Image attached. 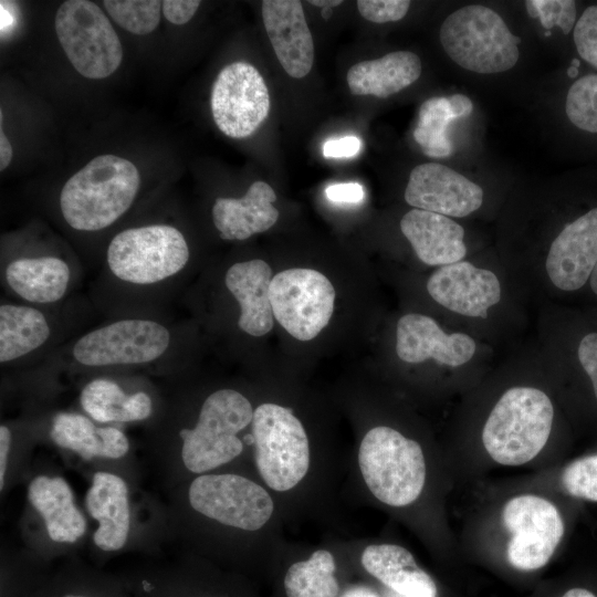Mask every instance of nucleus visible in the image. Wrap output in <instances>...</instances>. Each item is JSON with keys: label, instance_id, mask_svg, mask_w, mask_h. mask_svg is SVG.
Here are the masks:
<instances>
[{"label": "nucleus", "instance_id": "f257e3e1", "mask_svg": "<svg viewBox=\"0 0 597 597\" xmlns=\"http://www.w3.org/2000/svg\"><path fill=\"white\" fill-rule=\"evenodd\" d=\"M139 185L140 176L132 161L100 155L64 184L59 199L62 216L74 230H103L128 211Z\"/></svg>", "mask_w": 597, "mask_h": 597}, {"label": "nucleus", "instance_id": "f03ea898", "mask_svg": "<svg viewBox=\"0 0 597 597\" xmlns=\"http://www.w3.org/2000/svg\"><path fill=\"white\" fill-rule=\"evenodd\" d=\"M553 419L554 407L544 391L510 388L492 408L482 430V443L495 462L524 464L545 447Z\"/></svg>", "mask_w": 597, "mask_h": 597}, {"label": "nucleus", "instance_id": "7ed1b4c3", "mask_svg": "<svg viewBox=\"0 0 597 597\" xmlns=\"http://www.w3.org/2000/svg\"><path fill=\"white\" fill-rule=\"evenodd\" d=\"M190 250L185 235L170 224H148L118 232L106 251L107 273L135 289L163 285L187 266Z\"/></svg>", "mask_w": 597, "mask_h": 597}, {"label": "nucleus", "instance_id": "20e7f679", "mask_svg": "<svg viewBox=\"0 0 597 597\" xmlns=\"http://www.w3.org/2000/svg\"><path fill=\"white\" fill-rule=\"evenodd\" d=\"M358 465L370 493L386 505H410L425 488L427 467L420 444L394 428L377 426L366 432Z\"/></svg>", "mask_w": 597, "mask_h": 597}, {"label": "nucleus", "instance_id": "39448f33", "mask_svg": "<svg viewBox=\"0 0 597 597\" xmlns=\"http://www.w3.org/2000/svg\"><path fill=\"white\" fill-rule=\"evenodd\" d=\"M253 413L250 400L235 389L208 395L195 426L180 431L184 467L200 475L237 459L243 451L239 433L252 423Z\"/></svg>", "mask_w": 597, "mask_h": 597}, {"label": "nucleus", "instance_id": "423d86ee", "mask_svg": "<svg viewBox=\"0 0 597 597\" xmlns=\"http://www.w3.org/2000/svg\"><path fill=\"white\" fill-rule=\"evenodd\" d=\"M440 41L452 61L480 74L505 72L520 56L521 39L496 12L481 4L452 12L440 28Z\"/></svg>", "mask_w": 597, "mask_h": 597}, {"label": "nucleus", "instance_id": "0eeeda50", "mask_svg": "<svg viewBox=\"0 0 597 597\" xmlns=\"http://www.w3.org/2000/svg\"><path fill=\"white\" fill-rule=\"evenodd\" d=\"M254 460L263 482L275 492H287L305 478L311 462L307 433L292 409L265 402L252 420Z\"/></svg>", "mask_w": 597, "mask_h": 597}, {"label": "nucleus", "instance_id": "6e6552de", "mask_svg": "<svg viewBox=\"0 0 597 597\" xmlns=\"http://www.w3.org/2000/svg\"><path fill=\"white\" fill-rule=\"evenodd\" d=\"M174 334L164 323L147 317H125L101 325L75 341L74 363L87 368L143 367L163 359Z\"/></svg>", "mask_w": 597, "mask_h": 597}, {"label": "nucleus", "instance_id": "1a4fd4ad", "mask_svg": "<svg viewBox=\"0 0 597 597\" xmlns=\"http://www.w3.org/2000/svg\"><path fill=\"white\" fill-rule=\"evenodd\" d=\"M54 24L66 57L84 77L105 78L119 67L123 60L119 38L96 3L64 1Z\"/></svg>", "mask_w": 597, "mask_h": 597}, {"label": "nucleus", "instance_id": "9d476101", "mask_svg": "<svg viewBox=\"0 0 597 597\" xmlns=\"http://www.w3.org/2000/svg\"><path fill=\"white\" fill-rule=\"evenodd\" d=\"M188 502L198 514L224 526L258 531L272 517L270 493L253 480L235 473H205L188 488Z\"/></svg>", "mask_w": 597, "mask_h": 597}, {"label": "nucleus", "instance_id": "9b49d317", "mask_svg": "<svg viewBox=\"0 0 597 597\" xmlns=\"http://www.w3.org/2000/svg\"><path fill=\"white\" fill-rule=\"evenodd\" d=\"M272 311L280 325L298 341H311L328 324L335 289L321 272L294 268L275 274L271 282Z\"/></svg>", "mask_w": 597, "mask_h": 597}, {"label": "nucleus", "instance_id": "f8f14e48", "mask_svg": "<svg viewBox=\"0 0 597 597\" xmlns=\"http://www.w3.org/2000/svg\"><path fill=\"white\" fill-rule=\"evenodd\" d=\"M502 520L512 534L506 557L519 570H536L545 566L564 535L558 509L538 495L523 494L510 499L503 507Z\"/></svg>", "mask_w": 597, "mask_h": 597}, {"label": "nucleus", "instance_id": "ddd939ff", "mask_svg": "<svg viewBox=\"0 0 597 597\" xmlns=\"http://www.w3.org/2000/svg\"><path fill=\"white\" fill-rule=\"evenodd\" d=\"M210 106L213 121L224 135L245 138L269 115V90L255 66L247 62H234L218 74L211 91Z\"/></svg>", "mask_w": 597, "mask_h": 597}, {"label": "nucleus", "instance_id": "4468645a", "mask_svg": "<svg viewBox=\"0 0 597 597\" xmlns=\"http://www.w3.org/2000/svg\"><path fill=\"white\" fill-rule=\"evenodd\" d=\"M405 200L415 209L462 218L481 207L483 190L442 164L426 163L411 170Z\"/></svg>", "mask_w": 597, "mask_h": 597}, {"label": "nucleus", "instance_id": "2eb2a0df", "mask_svg": "<svg viewBox=\"0 0 597 597\" xmlns=\"http://www.w3.org/2000/svg\"><path fill=\"white\" fill-rule=\"evenodd\" d=\"M427 291L441 306L470 317H486L501 300L498 276L468 261L440 266L430 275Z\"/></svg>", "mask_w": 597, "mask_h": 597}, {"label": "nucleus", "instance_id": "dca6fc26", "mask_svg": "<svg viewBox=\"0 0 597 597\" xmlns=\"http://www.w3.org/2000/svg\"><path fill=\"white\" fill-rule=\"evenodd\" d=\"M597 263V208L568 223L552 242L545 262L552 283L576 291L590 277Z\"/></svg>", "mask_w": 597, "mask_h": 597}, {"label": "nucleus", "instance_id": "f3484780", "mask_svg": "<svg viewBox=\"0 0 597 597\" xmlns=\"http://www.w3.org/2000/svg\"><path fill=\"white\" fill-rule=\"evenodd\" d=\"M476 345L464 333H444L438 323L422 314L401 316L396 328V353L409 364L434 359L441 365L458 367L474 355Z\"/></svg>", "mask_w": 597, "mask_h": 597}, {"label": "nucleus", "instance_id": "a211bd4d", "mask_svg": "<svg viewBox=\"0 0 597 597\" xmlns=\"http://www.w3.org/2000/svg\"><path fill=\"white\" fill-rule=\"evenodd\" d=\"M265 31L284 71L294 78L306 76L314 63V43L302 2L262 1Z\"/></svg>", "mask_w": 597, "mask_h": 597}, {"label": "nucleus", "instance_id": "6ab92c4d", "mask_svg": "<svg viewBox=\"0 0 597 597\" xmlns=\"http://www.w3.org/2000/svg\"><path fill=\"white\" fill-rule=\"evenodd\" d=\"M128 486L123 478L112 472L97 471L85 494V506L96 522L94 544L103 552L124 547L130 530Z\"/></svg>", "mask_w": 597, "mask_h": 597}, {"label": "nucleus", "instance_id": "aec40b11", "mask_svg": "<svg viewBox=\"0 0 597 597\" xmlns=\"http://www.w3.org/2000/svg\"><path fill=\"white\" fill-rule=\"evenodd\" d=\"M272 279L270 265L260 259L237 262L226 272V287L240 306L238 326L248 335L263 336L273 327Z\"/></svg>", "mask_w": 597, "mask_h": 597}, {"label": "nucleus", "instance_id": "412c9836", "mask_svg": "<svg viewBox=\"0 0 597 597\" xmlns=\"http://www.w3.org/2000/svg\"><path fill=\"white\" fill-rule=\"evenodd\" d=\"M6 286L30 305H51L61 301L72 282L69 263L56 255L20 256L3 270Z\"/></svg>", "mask_w": 597, "mask_h": 597}, {"label": "nucleus", "instance_id": "4be33fe9", "mask_svg": "<svg viewBox=\"0 0 597 597\" xmlns=\"http://www.w3.org/2000/svg\"><path fill=\"white\" fill-rule=\"evenodd\" d=\"M400 230L425 264L443 266L465 256L464 230L447 216L412 209L401 218Z\"/></svg>", "mask_w": 597, "mask_h": 597}, {"label": "nucleus", "instance_id": "5701e85b", "mask_svg": "<svg viewBox=\"0 0 597 597\" xmlns=\"http://www.w3.org/2000/svg\"><path fill=\"white\" fill-rule=\"evenodd\" d=\"M273 188L264 181H254L239 199L218 198L212 207L214 227L224 240H245L269 230L279 218L273 206Z\"/></svg>", "mask_w": 597, "mask_h": 597}, {"label": "nucleus", "instance_id": "b1692460", "mask_svg": "<svg viewBox=\"0 0 597 597\" xmlns=\"http://www.w3.org/2000/svg\"><path fill=\"white\" fill-rule=\"evenodd\" d=\"M28 500L40 514L49 537L72 544L86 532V519L76 506L73 491L62 476L38 475L28 485Z\"/></svg>", "mask_w": 597, "mask_h": 597}, {"label": "nucleus", "instance_id": "393cba45", "mask_svg": "<svg viewBox=\"0 0 597 597\" xmlns=\"http://www.w3.org/2000/svg\"><path fill=\"white\" fill-rule=\"evenodd\" d=\"M360 563L369 575L392 593L406 597L437 596L434 580L419 567L413 555L400 545L370 544L363 551Z\"/></svg>", "mask_w": 597, "mask_h": 597}, {"label": "nucleus", "instance_id": "a878e982", "mask_svg": "<svg viewBox=\"0 0 597 597\" xmlns=\"http://www.w3.org/2000/svg\"><path fill=\"white\" fill-rule=\"evenodd\" d=\"M50 438L57 447L75 452L84 460L119 459L129 450V440L122 430L96 426L91 418L77 412L56 413Z\"/></svg>", "mask_w": 597, "mask_h": 597}, {"label": "nucleus", "instance_id": "bb28decb", "mask_svg": "<svg viewBox=\"0 0 597 597\" xmlns=\"http://www.w3.org/2000/svg\"><path fill=\"white\" fill-rule=\"evenodd\" d=\"M420 74L421 61L417 54L395 51L354 64L346 78L353 94L386 98L410 86Z\"/></svg>", "mask_w": 597, "mask_h": 597}, {"label": "nucleus", "instance_id": "cd10ccee", "mask_svg": "<svg viewBox=\"0 0 597 597\" xmlns=\"http://www.w3.org/2000/svg\"><path fill=\"white\" fill-rule=\"evenodd\" d=\"M52 335L45 313L30 304L0 305V362L22 359L42 348Z\"/></svg>", "mask_w": 597, "mask_h": 597}, {"label": "nucleus", "instance_id": "c85d7f7f", "mask_svg": "<svg viewBox=\"0 0 597 597\" xmlns=\"http://www.w3.org/2000/svg\"><path fill=\"white\" fill-rule=\"evenodd\" d=\"M80 402L84 412L100 423L146 420L154 404L146 391L126 394L116 381L95 378L82 389Z\"/></svg>", "mask_w": 597, "mask_h": 597}, {"label": "nucleus", "instance_id": "c756f323", "mask_svg": "<svg viewBox=\"0 0 597 597\" xmlns=\"http://www.w3.org/2000/svg\"><path fill=\"white\" fill-rule=\"evenodd\" d=\"M336 564L327 549L315 551L307 559L292 564L284 577L287 597H337Z\"/></svg>", "mask_w": 597, "mask_h": 597}, {"label": "nucleus", "instance_id": "7c9ffc66", "mask_svg": "<svg viewBox=\"0 0 597 597\" xmlns=\"http://www.w3.org/2000/svg\"><path fill=\"white\" fill-rule=\"evenodd\" d=\"M460 118L450 97H432L422 103L413 138L422 151L430 157H447L452 151L448 128Z\"/></svg>", "mask_w": 597, "mask_h": 597}, {"label": "nucleus", "instance_id": "2f4dec72", "mask_svg": "<svg viewBox=\"0 0 597 597\" xmlns=\"http://www.w3.org/2000/svg\"><path fill=\"white\" fill-rule=\"evenodd\" d=\"M103 4L118 25L137 35L155 31L163 9L158 0H105Z\"/></svg>", "mask_w": 597, "mask_h": 597}, {"label": "nucleus", "instance_id": "473e14b6", "mask_svg": "<svg viewBox=\"0 0 597 597\" xmlns=\"http://www.w3.org/2000/svg\"><path fill=\"white\" fill-rule=\"evenodd\" d=\"M565 112L578 128L597 133V74L583 76L570 86Z\"/></svg>", "mask_w": 597, "mask_h": 597}, {"label": "nucleus", "instance_id": "72a5a7b5", "mask_svg": "<svg viewBox=\"0 0 597 597\" xmlns=\"http://www.w3.org/2000/svg\"><path fill=\"white\" fill-rule=\"evenodd\" d=\"M562 483L572 496L597 502V454L568 464L563 471Z\"/></svg>", "mask_w": 597, "mask_h": 597}, {"label": "nucleus", "instance_id": "f704fd0d", "mask_svg": "<svg viewBox=\"0 0 597 597\" xmlns=\"http://www.w3.org/2000/svg\"><path fill=\"white\" fill-rule=\"evenodd\" d=\"M530 17L540 19L545 29L554 25L568 34L575 25L576 6L572 0H528L525 2Z\"/></svg>", "mask_w": 597, "mask_h": 597}, {"label": "nucleus", "instance_id": "c9c22d12", "mask_svg": "<svg viewBox=\"0 0 597 597\" xmlns=\"http://www.w3.org/2000/svg\"><path fill=\"white\" fill-rule=\"evenodd\" d=\"M578 54L597 69V6L588 7L574 27Z\"/></svg>", "mask_w": 597, "mask_h": 597}, {"label": "nucleus", "instance_id": "e433bc0d", "mask_svg": "<svg viewBox=\"0 0 597 597\" xmlns=\"http://www.w3.org/2000/svg\"><path fill=\"white\" fill-rule=\"evenodd\" d=\"M410 7L407 0H359L357 9L363 18L375 23L402 19Z\"/></svg>", "mask_w": 597, "mask_h": 597}, {"label": "nucleus", "instance_id": "4c0bfd02", "mask_svg": "<svg viewBox=\"0 0 597 597\" xmlns=\"http://www.w3.org/2000/svg\"><path fill=\"white\" fill-rule=\"evenodd\" d=\"M118 591L105 585H77L75 583H66L63 585H54L49 589L38 594L35 597H122Z\"/></svg>", "mask_w": 597, "mask_h": 597}, {"label": "nucleus", "instance_id": "58836bf2", "mask_svg": "<svg viewBox=\"0 0 597 597\" xmlns=\"http://www.w3.org/2000/svg\"><path fill=\"white\" fill-rule=\"evenodd\" d=\"M578 359L591 380L597 398V332L585 335L578 346Z\"/></svg>", "mask_w": 597, "mask_h": 597}, {"label": "nucleus", "instance_id": "ea45409f", "mask_svg": "<svg viewBox=\"0 0 597 597\" xmlns=\"http://www.w3.org/2000/svg\"><path fill=\"white\" fill-rule=\"evenodd\" d=\"M362 149V140L357 136L348 135L327 139L323 144V155L326 158L355 157Z\"/></svg>", "mask_w": 597, "mask_h": 597}, {"label": "nucleus", "instance_id": "a19ab883", "mask_svg": "<svg viewBox=\"0 0 597 597\" xmlns=\"http://www.w3.org/2000/svg\"><path fill=\"white\" fill-rule=\"evenodd\" d=\"M200 6L198 0H165L164 17L172 24L181 25L191 20Z\"/></svg>", "mask_w": 597, "mask_h": 597}, {"label": "nucleus", "instance_id": "79ce46f5", "mask_svg": "<svg viewBox=\"0 0 597 597\" xmlns=\"http://www.w3.org/2000/svg\"><path fill=\"white\" fill-rule=\"evenodd\" d=\"M325 195L335 203H359L364 199V189L358 182H338L326 187Z\"/></svg>", "mask_w": 597, "mask_h": 597}, {"label": "nucleus", "instance_id": "37998d69", "mask_svg": "<svg viewBox=\"0 0 597 597\" xmlns=\"http://www.w3.org/2000/svg\"><path fill=\"white\" fill-rule=\"evenodd\" d=\"M12 447V432L10 428L2 423L0 426V489L6 484V475L9 462V454Z\"/></svg>", "mask_w": 597, "mask_h": 597}, {"label": "nucleus", "instance_id": "c03bdc74", "mask_svg": "<svg viewBox=\"0 0 597 597\" xmlns=\"http://www.w3.org/2000/svg\"><path fill=\"white\" fill-rule=\"evenodd\" d=\"M12 159V147L3 130L0 132V170H4Z\"/></svg>", "mask_w": 597, "mask_h": 597}, {"label": "nucleus", "instance_id": "a18cd8bd", "mask_svg": "<svg viewBox=\"0 0 597 597\" xmlns=\"http://www.w3.org/2000/svg\"><path fill=\"white\" fill-rule=\"evenodd\" d=\"M145 597H178L156 584H145L143 587Z\"/></svg>", "mask_w": 597, "mask_h": 597}, {"label": "nucleus", "instance_id": "49530a36", "mask_svg": "<svg viewBox=\"0 0 597 597\" xmlns=\"http://www.w3.org/2000/svg\"><path fill=\"white\" fill-rule=\"evenodd\" d=\"M341 597H379L373 589L369 587L359 585L353 586L344 591Z\"/></svg>", "mask_w": 597, "mask_h": 597}, {"label": "nucleus", "instance_id": "de8ad7c7", "mask_svg": "<svg viewBox=\"0 0 597 597\" xmlns=\"http://www.w3.org/2000/svg\"><path fill=\"white\" fill-rule=\"evenodd\" d=\"M561 597H596L590 590L585 588H572Z\"/></svg>", "mask_w": 597, "mask_h": 597}, {"label": "nucleus", "instance_id": "09e8293b", "mask_svg": "<svg viewBox=\"0 0 597 597\" xmlns=\"http://www.w3.org/2000/svg\"><path fill=\"white\" fill-rule=\"evenodd\" d=\"M310 3L314 4V6H317V7H322V8H325V7H328V6H339L343 3V1L341 0H324V1H320V0H313V1H308Z\"/></svg>", "mask_w": 597, "mask_h": 597}, {"label": "nucleus", "instance_id": "8fccbe9b", "mask_svg": "<svg viewBox=\"0 0 597 597\" xmlns=\"http://www.w3.org/2000/svg\"><path fill=\"white\" fill-rule=\"evenodd\" d=\"M580 62L578 59L572 60L570 66L567 69V75L572 78L576 77L578 74V67Z\"/></svg>", "mask_w": 597, "mask_h": 597}, {"label": "nucleus", "instance_id": "3c124183", "mask_svg": "<svg viewBox=\"0 0 597 597\" xmlns=\"http://www.w3.org/2000/svg\"><path fill=\"white\" fill-rule=\"evenodd\" d=\"M589 283L593 292L597 295V263L591 272V275L589 277Z\"/></svg>", "mask_w": 597, "mask_h": 597}, {"label": "nucleus", "instance_id": "603ef678", "mask_svg": "<svg viewBox=\"0 0 597 597\" xmlns=\"http://www.w3.org/2000/svg\"><path fill=\"white\" fill-rule=\"evenodd\" d=\"M335 6H328V7H325L322 9V17L324 19H329V17L332 15V9L334 8Z\"/></svg>", "mask_w": 597, "mask_h": 597}, {"label": "nucleus", "instance_id": "864d4df0", "mask_svg": "<svg viewBox=\"0 0 597 597\" xmlns=\"http://www.w3.org/2000/svg\"><path fill=\"white\" fill-rule=\"evenodd\" d=\"M390 597H406V596L394 593Z\"/></svg>", "mask_w": 597, "mask_h": 597}, {"label": "nucleus", "instance_id": "5fc2aeb1", "mask_svg": "<svg viewBox=\"0 0 597 597\" xmlns=\"http://www.w3.org/2000/svg\"><path fill=\"white\" fill-rule=\"evenodd\" d=\"M549 35H551V31L545 32V36H549Z\"/></svg>", "mask_w": 597, "mask_h": 597}]
</instances>
